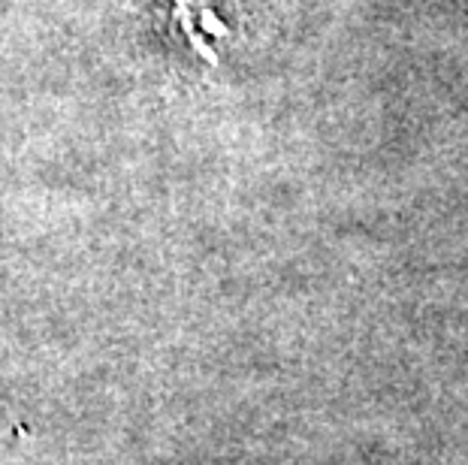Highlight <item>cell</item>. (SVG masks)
Masks as SVG:
<instances>
[{
  "instance_id": "cell-1",
  "label": "cell",
  "mask_w": 468,
  "mask_h": 465,
  "mask_svg": "<svg viewBox=\"0 0 468 465\" xmlns=\"http://www.w3.org/2000/svg\"><path fill=\"white\" fill-rule=\"evenodd\" d=\"M169 13L194 52L218 58V43L230 31L218 0H169Z\"/></svg>"
}]
</instances>
